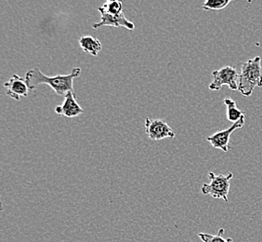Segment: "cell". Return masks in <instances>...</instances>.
Listing matches in <instances>:
<instances>
[{
    "instance_id": "cell-1",
    "label": "cell",
    "mask_w": 262,
    "mask_h": 242,
    "mask_svg": "<svg viewBox=\"0 0 262 242\" xmlns=\"http://www.w3.org/2000/svg\"><path fill=\"white\" fill-rule=\"evenodd\" d=\"M80 73V68L77 67L68 75L48 76H46L39 68L35 67L26 73L25 79L30 90H35L36 87L41 84H47L51 86L58 95L62 96L66 95L70 91H73L74 79L79 76Z\"/></svg>"
},
{
    "instance_id": "cell-2",
    "label": "cell",
    "mask_w": 262,
    "mask_h": 242,
    "mask_svg": "<svg viewBox=\"0 0 262 242\" xmlns=\"http://www.w3.org/2000/svg\"><path fill=\"white\" fill-rule=\"evenodd\" d=\"M262 87L261 58L259 56L245 62L241 67L238 91L246 97L252 95L255 88Z\"/></svg>"
},
{
    "instance_id": "cell-3",
    "label": "cell",
    "mask_w": 262,
    "mask_h": 242,
    "mask_svg": "<svg viewBox=\"0 0 262 242\" xmlns=\"http://www.w3.org/2000/svg\"><path fill=\"white\" fill-rule=\"evenodd\" d=\"M208 176L210 184H204L201 187V192L204 195H209L214 198H222L225 202H229L228 194L230 191V181L233 177L232 173L228 175L215 174L209 172Z\"/></svg>"
},
{
    "instance_id": "cell-4",
    "label": "cell",
    "mask_w": 262,
    "mask_h": 242,
    "mask_svg": "<svg viewBox=\"0 0 262 242\" xmlns=\"http://www.w3.org/2000/svg\"><path fill=\"white\" fill-rule=\"evenodd\" d=\"M212 80L209 90L220 91L224 85H227L230 90L237 91L240 74L234 66H224L220 70L212 72Z\"/></svg>"
},
{
    "instance_id": "cell-5",
    "label": "cell",
    "mask_w": 262,
    "mask_h": 242,
    "mask_svg": "<svg viewBox=\"0 0 262 242\" xmlns=\"http://www.w3.org/2000/svg\"><path fill=\"white\" fill-rule=\"evenodd\" d=\"M145 131L147 136L151 141H160L165 138H174L175 132L166 120L161 118L151 119L147 117L145 120Z\"/></svg>"
},
{
    "instance_id": "cell-6",
    "label": "cell",
    "mask_w": 262,
    "mask_h": 242,
    "mask_svg": "<svg viewBox=\"0 0 262 242\" xmlns=\"http://www.w3.org/2000/svg\"><path fill=\"white\" fill-rule=\"evenodd\" d=\"M246 123V116H243L242 118L236 123H233L232 126L230 127L227 130H222V131H217L211 136L207 137V142L212 147L217 149H221L223 152L229 151V144H230V139L231 135L233 131H236L238 129H242Z\"/></svg>"
},
{
    "instance_id": "cell-7",
    "label": "cell",
    "mask_w": 262,
    "mask_h": 242,
    "mask_svg": "<svg viewBox=\"0 0 262 242\" xmlns=\"http://www.w3.org/2000/svg\"><path fill=\"white\" fill-rule=\"evenodd\" d=\"M4 87L7 89V95L17 101L20 100V97H28V91H30L26 79L17 74L11 76Z\"/></svg>"
},
{
    "instance_id": "cell-8",
    "label": "cell",
    "mask_w": 262,
    "mask_h": 242,
    "mask_svg": "<svg viewBox=\"0 0 262 242\" xmlns=\"http://www.w3.org/2000/svg\"><path fill=\"white\" fill-rule=\"evenodd\" d=\"M101 13V21L100 23H97L96 25L93 26L94 29H100L103 26H113V27H125L128 30H134L135 29V25L127 20L125 16V13L123 12L121 14L118 15H114V14H108L105 12H100Z\"/></svg>"
},
{
    "instance_id": "cell-9",
    "label": "cell",
    "mask_w": 262,
    "mask_h": 242,
    "mask_svg": "<svg viewBox=\"0 0 262 242\" xmlns=\"http://www.w3.org/2000/svg\"><path fill=\"white\" fill-rule=\"evenodd\" d=\"M55 112L58 115L71 118L83 114L84 110L76 102V95L74 94V91H70L64 96V101L61 106L56 107Z\"/></svg>"
},
{
    "instance_id": "cell-10",
    "label": "cell",
    "mask_w": 262,
    "mask_h": 242,
    "mask_svg": "<svg viewBox=\"0 0 262 242\" xmlns=\"http://www.w3.org/2000/svg\"><path fill=\"white\" fill-rule=\"evenodd\" d=\"M79 45L84 52L90 53L91 55L97 56L101 51V41L91 35L81 36Z\"/></svg>"
},
{
    "instance_id": "cell-11",
    "label": "cell",
    "mask_w": 262,
    "mask_h": 242,
    "mask_svg": "<svg viewBox=\"0 0 262 242\" xmlns=\"http://www.w3.org/2000/svg\"><path fill=\"white\" fill-rule=\"evenodd\" d=\"M224 104L227 106V118L230 122L236 123L245 116V114L237 107L236 103L231 98H225Z\"/></svg>"
},
{
    "instance_id": "cell-12",
    "label": "cell",
    "mask_w": 262,
    "mask_h": 242,
    "mask_svg": "<svg viewBox=\"0 0 262 242\" xmlns=\"http://www.w3.org/2000/svg\"><path fill=\"white\" fill-rule=\"evenodd\" d=\"M98 10L100 12H105L108 14H114V15H118V14H121L124 11H123V3L121 1H106L105 3L103 5L98 8Z\"/></svg>"
},
{
    "instance_id": "cell-13",
    "label": "cell",
    "mask_w": 262,
    "mask_h": 242,
    "mask_svg": "<svg viewBox=\"0 0 262 242\" xmlns=\"http://www.w3.org/2000/svg\"><path fill=\"white\" fill-rule=\"evenodd\" d=\"M224 235V229L221 228L217 235H211L207 233H199L198 237H200L203 242H233V239L231 237H223Z\"/></svg>"
},
{
    "instance_id": "cell-14",
    "label": "cell",
    "mask_w": 262,
    "mask_h": 242,
    "mask_svg": "<svg viewBox=\"0 0 262 242\" xmlns=\"http://www.w3.org/2000/svg\"><path fill=\"white\" fill-rule=\"evenodd\" d=\"M231 3V0H207L203 4V9L206 10H222Z\"/></svg>"
}]
</instances>
